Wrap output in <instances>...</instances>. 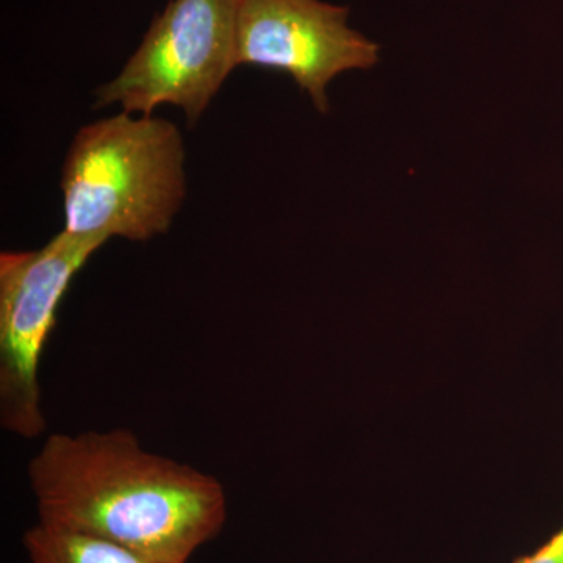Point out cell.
<instances>
[{
	"label": "cell",
	"mask_w": 563,
	"mask_h": 563,
	"mask_svg": "<svg viewBox=\"0 0 563 563\" xmlns=\"http://www.w3.org/2000/svg\"><path fill=\"white\" fill-rule=\"evenodd\" d=\"M515 563H563V526L539 550Z\"/></svg>",
	"instance_id": "cell-7"
},
{
	"label": "cell",
	"mask_w": 563,
	"mask_h": 563,
	"mask_svg": "<svg viewBox=\"0 0 563 563\" xmlns=\"http://www.w3.org/2000/svg\"><path fill=\"white\" fill-rule=\"evenodd\" d=\"M347 16L346 7L322 0H239L236 66L284 70L325 113L336 76L379 62V46L352 31Z\"/></svg>",
	"instance_id": "cell-5"
},
{
	"label": "cell",
	"mask_w": 563,
	"mask_h": 563,
	"mask_svg": "<svg viewBox=\"0 0 563 563\" xmlns=\"http://www.w3.org/2000/svg\"><path fill=\"white\" fill-rule=\"evenodd\" d=\"M22 543L31 563H155L121 544L41 521L24 533Z\"/></svg>",
	"instance_id": "cell-6"
},
{
	"label": "cell",
	"mask_w": 563,
	"mask_h": 563,
	"mask_svg": "<svg viewBox=\"0 0 563 563\" xmlns=\"http://www.w3.org/2000/svg\"><path fill=\"white\" fill-rule=\"evenodd\" d=\"M41 523L188 563L217 539L228 499L217 477L151 453L129 429L51 433L27 465Z\"/></svg>",
	"instance_id": "cell-1"
},
{
	"label": "cell",
	"mask_w": 563,
	"mask_h": 563,
	"mask_svg": "<svg viewBox=\"0 0 563 563\" xmlns=\"http://www.w3.org/2000/svg\"><path fill=\"white\" fill-rule=\"evenodd\" d=\"M239 0H172L121 73L95 91V109L152 117L179 107L192 128L236 68Z\"/></svg>",
	"instance_id": "cell-3"
},
{
	"label": "cell",
	"mask_w": 563,
	"mask_h": 563,
	"mask_svg": "<svg viewBox=\"0 0 563 563\" xmlns=\"http://www.w3.org/2000/svg\"><path fill=\"white\" fill-rule=\"evenodd\" d=\"M60 187L70 235L146 243L172 228L187 196L185 144L174 122L114 117L70 141Z\"/></svg>",
	"instance_id": "cell-2"
},
{
	"label": "cell",
	"mask_w": 563,
	"mask_h": 563,
	"mask_svg": "<svg viewBox=\"0 0 563 563\" xmlns=\"http://www.w3.org/2000/svg\"><path fill=\"white\" fill-rule=\"evenodd\" d=\"M106 243L62 231L40 250L0 254V426L11 435L46 432L44 350L70 282Z\"/></svg>",
	"instance_id": "cell-4"
}]
</instances>
